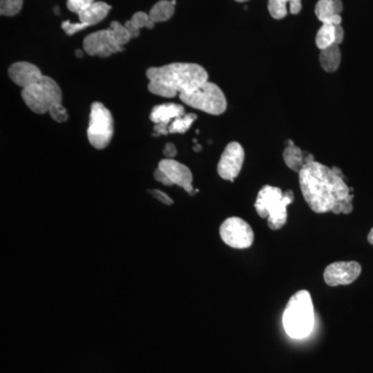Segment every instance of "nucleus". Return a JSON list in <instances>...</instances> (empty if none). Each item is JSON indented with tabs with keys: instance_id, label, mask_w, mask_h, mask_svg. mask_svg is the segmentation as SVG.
Here are the masks:
<instances>
[{
	"instance_id": "f257e3e1",
	"label": "nucleus",
	"mask_w": 373,
	"mask_h": 373,
	"mask_svg": "<svg viewBox=\"0 0 373 373\" xmlns=\"http://www.w3.org/2000/svg\"><path fill=\"white\" fill-rule=\"evenodd\" d=\"M300 187L306 202L314 212L351 213L353 195L344 174L337 167H328L311 161L299 172Z\"/></svg>"
},
{
	"instance_id": "f03ea898",
	"label": "nucleus",
	"mask_w": 373,
	"mask_h": 373,
	"mask_svg": "<svg viewBox=\"0 0 373 373\" xmlns=\"http://www.w3.org/2000/svg\"><path fill=\"white\" fill-rule=\"evenodd\" d=\"M146 77L150 80L148 90L164 98L189 94L209 79L208 73L202 66L184 62L150 68L146 71Z\"/></svg>"
},
{
	"instance_id": "7ed1b4c3",
	"label": "nucleus",
	"mask_w": 373,
	"mask_h": 373,
	"mask_svg": "<svg viewBox=\"0 0 373 373\" xmlns=\"http://www.w3.org/2000/svg\"><path fill=\"white\" fill-rule=\"evenodd\" d=\"M284 330L293 339H303L312 332L314 308L311 295L302 290L290 297L282 316Z\"/></svg>"
},
{
	"instance_id": "20e7f679",
	"label": "nucleus",
	"mask_w": 373,
	"mask_h": 373,
	"mask_svg": "<svg viewBox=\"0 0 373 373\" xmlns=\"http://www.w3.org/2000/svg\"><path fill=\"white\" fill-rule=\"evenodd\" d=\"M293 202L290 190L286 193L280 188L262 187L255 202V210L260 218L267 219L272 230H281L288 222V206Z\"/></svg>"
},
{
	"instance_id": "39448f33",
	"label": "nucleus",
	"mask_w": 373,
	"mask_h": 373,
	"mask_svg": "<svg viewBox=\"0 0 373 373\" xmlns=\"http://www.w3.org/2000/svg\"><path fill=\"white\" fill-rule=\"evenodd\" d=\"M21 97L27 107L38 114L46 113L54 105L62 102L59 85L48 76H43L40 81L23 88Z\"/></svg>"
},
{
	"instance_id": "423d86ee",
	"label": "nucleus",
	"mask_w": 373,
	"mask_h": 373,
	"mask_svg": "<svg viewBox=\"0 0 373 373\" xmlns=\"http://www.w3.org/2000/svg\"><path fill=\"white\" fill-rule=\"evenodd\" d=\"M180 99L188 106L202 110L212 115H220L227 108L223 92L213 82L206 81L193 92L180 94Z\"/></svg>"
},
{
	"instance_id": "0eeeda50",
	"label": "nucleus",
	"mask_w": 373,
	"mask_h": 373,
	"mask_svg": "<svg viewBox=\"0 0 373 373\" xmlns=\"http://www.w3.org/2000/svg\"><path fill=\"white\" fill-rule=\"evenodd\" d=\"M87 137L97 150H104L113 137V118L102 103L94 102L90 108Z\"/></svg>"
},
{
	"instance_id": "6e6552de",
	"label": "nucleus",
	"mask_w": 373,
	"mask_h": 373,
	"mask_svg": "<svg viewBox=\"0 0 373 373\" xmlns=\"http://www.w3.org/2000/svg\"><path fill=\"white\" fill-rule=\"evenodd\" d=\"M222 241L234 249H247L254 241L251 226L239 217H230L220 226Z\"/></svg>"
},
{
	"instance_id": "1a4fd4ad",
	"label": "nucleus",
	"mask_w": 373,
	"mask_h": 373,
	"mask_svg": "<svg viewBox=\"0 0 373 373\" xmlns=\"http://www.w3.org/2000/svg\"><path fill=\"white\" fill-rule=\"evenodd\" d=\"M245 160V153L238 142H230L218 164V174L223 180L234 182L238 178Z\"/></svg>"
},
{
	"instance_id": "9d476101",
	"label": "nucleus",
	"mask_w": 373,
	"mask_h": 373,
	"mask_svg": "<svg viewBox=\"0 0 373 373\" xmlns=\"http://www.w3.org/2000/svg\"><path fill=\"white\" fill-rule=\"evenodd\" d=\"M362 267L357 262H338L329 265L323 272V280L329 286H349L358 279Z\"/></svg>"
},
{
	"instance_id": "9b49d317",
	"label": "nucleus",
	"mask_w": 373,
	"mask_h": 373,
	"mask_svg": "<svg viewBox=\"0 0 373 373\" xmlns=\"http://www.w3.org/2000/svg\"><path fill=\"white\" fill-rule=\"evenodd\" d=\"M83 48L88 55L103 58L124 51V47L114 42L109 29L99 30L94 34H88L84 38Z\"/></svg>"
},
{
	"instance_id": "f8f14e48",
	"label": "nucleus",
	"mask_w": 373,
	"mask_h": 373,
	"mask_svg": "<svg viewBox=\"0 0 373 373\" xmlns=\"http://www.w3.org/2000/svg\"><path fill=\"white\" fill-rule=\"evenodd\" d=\"M159 168L163 170L174 185L184 188L185 191L190 195H195L198 190H194L192 186L193 176L191 170L184 164L174 160V159H163L159 163Z\"/></svg>"
},
{
	"instance_id": "ddd939ff",
	"label": "nucleus",
	"mask_w": 373,
	"mask_h": 373,
	"mask_svg": "<svg viewBox=\"0 0 373 373\" xmlns=\"http://www.w3.org/2000/svg\"><path fill=\"white\" fill-rule=\"evenodd\" d=\"M8 76L14 83L20 87L27 88L31 84L40 81L44 75L40 69L29 62H20L13 64L8 69Z\"/></svg>"
},
{
	"instance_id": "4468645a",
	"label": "nucleus",
	"mask_w": 373,
	"mask_h": 373,
	"mask_svg": "<svg viewBox=\"0 0 373 373\" xmlns=\"http://www.w3.org/2000/svg\"><path fill=\"white\" fill-rule=\"evenodd\" d=\"M344 4L342 0H320L316 3V15L323 24H342Z\"/></svg>"
},
{
	"instance_id": "2eb2a0df",
	"label": "nucleus",
	"mask_w": 373,
	"mask_h": 373,
	"mask_svg": "<svg viewBox=\"0 0 373 373\" xmlns=\"http://www.w3.org/2000/svg\"><path fill=\"white\" fill-rule=\"evenodd\" d=\"M185 114V108L182 105L166 103L153 108L150 118L154 124L169 126L176 118H182Z\"/></svg>"
},
{
	"instance_id": "dca6fc26",
	"label": "nucleus",
	"mask_w": 373,
	"mask_h": 373,
	"mask_svg": "<svg viewBox=\"0 0 373 373\" xmlns=\"http://www.w3.org/2000/svg\"><path fill=\"white\" fill-rule=\"evenodd\" d=\"M110 10H111V6L106 2L94 1V3L78 13L79 20L88 27H92L104 20Z\"/></svg>"
},
{
	"instance_id": "f3484780",
	"label": "nucleus",
	"mask_w": 373,
	"mask_h": 373,
	"mask_svg": "<svg viewBox=\"0 0 373 373\" xmlns=\"http://www.w3.org/2000/svg\"><path fill=\"white\" fill-rule=\"evenodd\" d=\"M283 159L286 165L297 174L303 169L306 164L314 160L312 155L306 156L305 153H303L301 148L295 146L292 140L288 141V146L284 150Z\"/></svg>"
},
{
	"instance_id": "a211bd4d",
	"label": "nucleus",
	"mask_w": 373,
	"mask_h": 373,
	"mask_svg": "<svg viewBox=\"0 0 373 373\" xmlns=\"http://www.w3.org/2000/svg\"><path fill=\"white\" fill-rule=\"evenodd\" d=\"M302 0H269L267 8L273 18L283 19L288 15L286 4L290 3V14L297 15L302 10Z\"/></svg>"
},
{
	"instance_id": "6ab92c4d",
	"label": "nucleus",
	"mask_w": 373,
	"mask_h": 373,
	"mask_svg": "<svg viewBox=\"0 0 373 373\" xmlns=\"http://www.w3.org/2000/svg\"><path fill=\"white\" fill-rule=\"evenodd\" d=\"M320 60L321 66L325 72L333 73L337 71L342 62L339 45H332L321 50Z\"/></svg>"
},
{
	"instance_id": "aec40b11",
	"label": "nucleus",
	"mask_w": 373,
	"mask_h": 373,
	"mask_svg": "<svg viewBox=\"0 0 373 373\" xmlns=\"http://www.w3.org/2000/svg\"><path fill=\"white\" fill-rule=\"evenodd\" d=\"M174 14V4L169 0H161L153 6L150 15V20L154 23L165 22Z\"/></svg>"
},
{
	"instance_id": "412c9836",
	"label": "nucleus",
	"mask_w": 373,
	"mask_h": 373,
	"mask_svg": "<svg viewBox=\"0 0 373 373\" xmlns=\"http://www.w3.org/2000/svg\"><path fill=\"white\" fill-rule=\"evenodd\" d=\"M336 27L337 25L323 24L316 34V46L323 50L336 44Z\"/></svg>"
},
{
	"instance_id": "4be33fe9",
	"label": "nucleus",
	"mask_w": 373,
	"mask_h": 373,
	"mask_svg": "<svg viewBox=\"0 0 373 373\" xmlns=\"http://www.w3.org/2000/svg\"><path fill=\"white\" fill-rule=\"evenodd\" d=\"M111 34L112 38L116 44L120 46H124V45L128 44L131 41V36L129 34L128 29L125 25L120 24L118 21H113L110 24V27L108 28Z\"/></svg>"
},
{
	"instance_id": "5701e85b",
	"label": "nucleus",
	"mask_w": 373,
	"mask_h": 373,
	"mask_svg": "<svg viewBox=\"0 0 373 373\" xmlns=\"http://www.w3.org/2000/svg\"><path fill=\"white\" fill-rule=\"evenodd\" d=\"M197 116L193 113L185 114L182 118H176L171 124L169 125L168 131L171 134L186 133L190 127L195 122Z\"/></svg>"
},
{
	"instance_id": "b1692460",
	"label": "nucleus",
	"mask_w": 373,
	"mask_h": 373,
	"mask_svg": "<svg viewBox=\"0 0 373 373\" xmlns=\"http://www.w3.org/2000/svg\"><path fill=\"white\" fill-rule=\"evenodd\" d=\"M23 0H0V14L2 16H16L22 10Z\"/></svg>"
},
{
	"instance_id": "393cba45",
	"label": "nucleus",
	"mask_w": 373,
	"mask_h": 373,
	"mask_svg": "<svg viewBox=\"0 0 373 373\" xmlns=\"http://www.w3.org/2000/svg\"><path fill=\"white\" fill-rule=\"evenodd\" d=\"M130 21L133 27L139 30L143 27L148 28V29H152V28L155 27V23L150 20V15L144 12L135 13Z\"/></svg>"
},
{
	"instance_id": "a878e982",
	"label": "nucleus",
	"mask_w": 373,
	"mask_h": 373,
	"mask_svg": "<svg viewBox=\"0 0 373 373\" xmlns=\"http://www.w3.org/2000/svg\"><path fill=\"white\" fill-rule=\"evenodd\" d=\"M49 113H50L51 118H52L55 122H60V124L68 120V112H66V108L62 106V103L51 107L50 110H49Z\"/></svg>"
},
{
	"instance_id": "bb28decb",
	"label": "nucleus",
	"mask_w": 373,
	"mask_h": 373,
	"mask_svg": "<svg viewBox=\"0 0 373 373\" xmlns=\"http://www.w3.org/2000/svg\"><path fill=\"white\" fill-rule=\"evenodd\" d=\"M94 0H66V6L71 12L78 14L84 8L94 3Z\"/></svg>"
},
{
	"instance_id": "cd10ccee",
	"label": "nucleus",
	"mask_w": 373,
	"mask_h": 373,
	"mask_svg": "<svg viewBox=\"0 0 373 373\" xmlns=\"http://www.w3.org/2000/svg\"><path fill=\"white\" fill-rule=\"evenodd\" d=\"M88 27V25L84 24V23H71L70 21H64L62 22V28L64 30L68 36H73L76 32L80 31L84 28Z\"/></svg>"
},
{
	"instance_id": "c85d7f7f",
	"label": "nucleus",
	"mask_w": 373,
	"mask_h": 373,
	"mask_svg": "<svg viewBox=\"0 0 373 373\" xmlns=\"http://www.w3.org/2000/svg\"><path fill=\"white\" fill-rule=\"evenodd\" d=\"M150 194L156 198L157 200L161 202L162 204H166V206H171L174 204V200L170 196H168L165 192L161 191V190H150Z\"/></svg>"
},
{
	"instance_id": "c756f323",
	"label": "nucleus",
	"mask_w": 373,
	"mask_h": 373,
	"mask_svg": "<svg viewBox=\"0 0 373 373\" xmlns=\"http://www.w3.org/2000/svg\"><path fill=\"white\" fill-rule=\"evenodd\" d=\"M154 176L159 183L165 185V186H172V185H174V183H172L171 181H170V178H168L167 174L159 167L155 170Z\"/></svg>"
},
{
	"instance_id": "7c9ffc66",
	"label": "nucleus",
	"mask_w": 373,
	"mask_h": 373,
	"mask_svg": "<svg viewBox=\"0 0 373 373\" xmlns=\"http://www.w3.org/2000/svg\"><path fill=\"white\" fill-rule=\"evenodd\" d=\"M163 153L164 155H165V157H167V159H174V157L178 155V150H176V146H174V143H171V142L166 143Z\"/></svg>"
},
{
	"instance_id": "2f4dec72",
	"label": "nucleus",
	"mask_w": 373,
	"mask_h": 373,
	"mask_svg": "<svg viewBox=\"0 0 373 373\" xmlns=\"http://www.w3.org/2000/svg\"><path fill=\"white\" fill-rule=\"evenodd\" d=\"M125 27H127V29H128L129 34H130L131 38H138L140 34V30L137 29L135 27H133L132 23H131V21H127L126 23H125Z\"/></svg>"
},
{
	"instance_id": "473e14b6",
	"label": "nucleus",
	"mask_w": 373,
	"mask_h": 373,
	"mask_svg": "<svg viewBox=\"0 0 373 373\" xmlns=\"http://www.w3.org/2000/svg\"><path fill=\"white\" fill-rule=\"evenodd\" d=\"M344 38V30L342 25L336 27V44L339 45Z\"/></svg>"
},
{
	"instance_id": "72a5a7b5",
	"label": "nucleus",
	"mask_w": 373,
	"mask_h": 373,
	"mask_svg": "<svg viewBox=\"0 0 373 373\" xmlns=\"http://www.w3.org/2000/svg\"><path fill=\"white\" fill-rule=\"evenodd\" d=\"M368 241L373 245V228L370 230V234H368Z\"/></svg>"
},
{
	"instance_id": "f704fd0d",
	"label": "nucleus",
	"mask_w": 373,
	"mask_h": 373,
	"mask_svg": "<svg viewBox=\"0 0 373 373\" xmlns=\"http://www.w3.org/2000/svg\"><path fill=\"white\" fill-rule=\"evenodd\" d=\"M76 55L78 56V57H81V56H82V51L77 50V51H76Z\"/></svg>"
},
{
	"instance_id": "c9c22d12",
	"label": "nucleus",
	"mask_w": 373,
	"mask_h": 373,
	"mask_svg": "<svg viewBox=\"0 0 373 373\" xmlns=\"http://www.w3.org/2000/svg\"><path fill=\"white\" fill-rule=\"evenodd\" d=\"M236 1H238V2H246V1H248V0H236Z\"/></svg>"
}]
</instances>
